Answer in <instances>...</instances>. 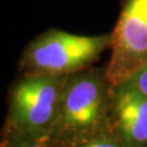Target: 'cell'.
Segmentation results:
<instances>
[{
  "instance_id": "1",
  "label": "cell",
  "mask_w": 147,
  "mask_h": 147,
  "mask_svg": "<svg viewBox=\"0 0 147 147\" xmlns=\"http://www.w3.org/2000/svg\"><path fill=\"white\" fill-rule=\"evenodd\" d=\"M111 89L106 67H89L70 74L62 90L57 122L48 138L67 147L106 127Z\"/></svg>"
},
{
  "instance_id": "2",
  "label": "cell",
  "mask_w": 147,
  "mask_h": 147,
  "mask_svg": "<svg viewBox=\"0 0 147 147\" xmlns=\"http://www.w3.org/2000/svg\"><path fill=\"white\" fill-rule=\"evenodd\" d=\"M68 76L20 74L9 88L2 138L45 140L50 136Z\"/></svg>"
},
{
  "instance_id": "3",
  "label": "cell",
  "mask_w": 147,
  "mask_h": 147,
  "mask_svg": "<svg viewBox=\"0 0 147 147\" xmlns=\"http://www.w3.org/2000/svg\"><path fill=\"white\" fill-rule=\"evenodd\" d=\"M110 34L85 36L49 28L35 37L22 53L20 73L70 75L92 67L110 48Z\"/></svg>"
},
{
  "instance_id": "4",
  "label": "cell",
  "mask_w": 147,
  "mask_h": 147,
  "mask_svg": "<svg viewBox=\"0 0 147 147\" xmlns=\"http://www.w3.org/2000/svg\"><path fill=\"white\" fill-rule=\"evenodd\" d=\"M111 56L106 65L112 86L130 80L147 64V0H122L110 33Z\"/></svg>"
},
{
  "instance_id": "5",
  "label": "cell",
  "mask_w": 147,
  "mask_h": 147,
  "mask_svg": "<svg viewBox=\"0 0 147 147\" xmlns=\"http://www.w3.org/2000/svg\"><path fill=\"white\" fill-rule=\"evenodd\" d=\"M107 126L124 147H147V96L130 81L112 86Z\"/></svg>"
},
{
  "instance_id": "6",
  "label": "cell",
  "mask_w": 147,
  "mask_h": 147,
  "mask_svg": "<svg viewBox=\"0 0 147 147\" xmlns=\"http://www.w3.org/2000/svg\"><path fill=\"white\" fill-rule=\"evenodd\" d=\"M67 147H124L108 126Z\"/></svg>"
},
{
  "instance_id": "7",
  "label": "cell",
  "mask_w": 147,
  "mask_h": 147,
  "mask_svg": "<svg viewBox=\"0 0 147 147\" xmlns=\"http://www.w3.org/2000/svg\"><path fill=\"white\" fill-rule=\"evenodd\" d=\"M1 147H61L49 138L28 140V138H2Z\"/></svg>"
},
{
  "instance_id": "8",
  "label": "cell",
  "mask_w": 147,
  "mask_h": 147,
  "mask_svg": "<svg viewBox=\"0 0 147 147\" xmlns=\"http://www.w3.org/2000/svg\"><path fill=\"white\" fill-rule=\"evenodd\" d=\"M127 81H130L135 87H137L142 92L143 94H145L147 96V64Z\"/></svg>"
}]
</instances>
